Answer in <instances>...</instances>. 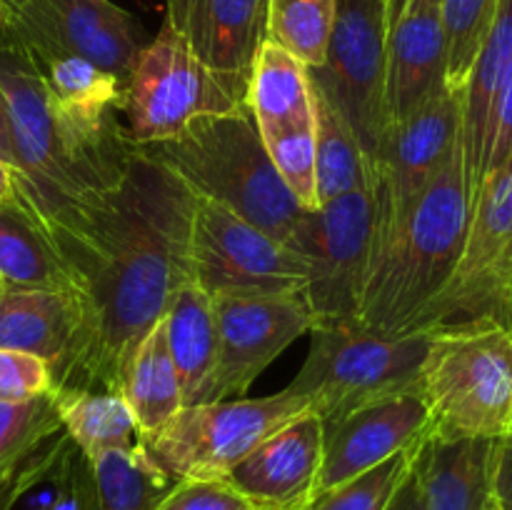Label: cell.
<instances>
[{
	"label": "cell",
	"mask_w": 512,
	"mask_h": 510,
	"mask_svg": "<svg viewBox=\"0 0 512 510\" xmlns=\"http://www.w3.org/2000/svg\"><path fill=\"white\" fill-rule=\"evenodd\" d=\"M195 198L173 170L135 148L113 188L38 218L80 310L78 338L53 388L120 393L140 340L193 280Z\"/></svg>",
	"instance_id": "6da1fadb"
},
{
	"label": "cell",
	"mask_w": 512,
	"mask_h": 510,
	"mask_svg": "<svg viewBox=\"0 0 512 510\" xmlns=\"http://www.w3.org/2000/svg\"><path fill=\"white\" fill-rule=\"evenodd\" d=\"M0 93L18 163V193L35 218L113 188L135 153L120 120L83 125L55 105L28 50L0 28Z\"/></svg>",
	"instance_id": "7a4b0ae2"
},
{
	"label": "cell",
	"mask_w": 512,
	"mask_h": 510,
	"mask_svg": "<svg viewBox=\"0 0 512 510\" xmlns=\"http://www.w3.org/2000/svg\"><path fill=\"white\" fill-rule=\"evenodd\" d=\"M470 208L463 145H458L375 258L355 313L358 328L390 338L418 333L425 310L458 268Z\"/></svg>",
	"instance_id": "3957f363"
},
{
	"label": "cell",
	"mask_w": 512,
	"mask_h": 510,
	"mask_svg": "<svg viewBox=\"0 0 512 510\" xmlns=\"http://www.w3.org/2000/svg\"><path fill=\"white\" fill-rule=\"evenodd\" d=\"M135 148L173 170L198 198L225 205L285 245L308 213L280 180L248 108L198 118L178 138Z\"/></svg>",
	"instance_id": "277c9868"
},
{
	"label": "cell",
	"mask_w": 512,
	"mask_h": 510,
	"mask_svg": "<svg viewBox=\"0 0 512 510\" xmlns=\"http://www.w3.org/2000/svg\"><path fill=\"white\" fill-rule=\"evenodd\" d=\"M420 395L438 438L512 433V333L493 320L430 328Z\"/></svg>",
	"instance_id": "5b68a950"
},
{
	"label": "cell",
	"mask_w": 512,
	"mask_h": 510,
	"mask_svg": "<svg viewBox=\"0 0 512 510\" xmlns=\"http://www.w3.org/2000/svg\"><path fill=\"white\" fill-rule=\"evenodd\" d=\"M310 333V353L288 388L323 425L378 400L420 393L430 330L390 338L350 323L315 325Z\"/></svg>",
	"instance_id": "8992f818"
},
{
	"label": "cell",
	"mask_w": 512,
	"mask_h": 510,
	"mask_svg": "<svg viewBox=\"0 0 512 510\" xmlns=\"http://www.w3.org/2000/svg\"><path fill=\"white\" fill-rule=\"evenodd\" d=\"M245 108V93L205 68L168 23L135 58L120 113L135 145L173 140L193 120Z\"/></svg>",
	"instance_id": "52a82bcc"
},
{
	"label": "cell",
	"mask_w": 512,
	"mask_h": 510,
	"mask_svg": "<svg viewBox=\"0 0 512 510\" xmlns=\"http://www.w3.org/2000/svg\"><path fill=\"white\" fill-rule=\"evenodd\" d=\"M305 410L308 403L290 388L265 398L185 405L143 443L173 480H223L245 455Z\"/></svg>",
	"instance_id": "ba28073f"
},
{
	"label": "cell",
	"mask_w": 512,
	"mask_h": 510,
	"mask_svg": "<svg viewBox=\"0 0 512 510\" xmlns=\"http://www.w3.org/2000/svg\"><path fill=\"white\" fill-rule=\"evenodd\" d=\"M375 225L378 205L373 188H368L308 210L293 230L288 248L308 265L303 295L315 325L355 323L360 295L373 268Z\"/></svg>",
	"instance_id": "9c48e42d"
},
{
	"label": "cell",
	"mask_w": 512,
	"mask_h": 510,
	"mask_svg": "<svg viewBox=\"0 0 512 510\" xmlns=\"http://www.w3.org/2000/svg\"><path fill=\"white\" fill-rule=\"evenodd\" d=\"M470 320L512 328V165L480 183L458 268L425 310L418 333Z\"/></svg>",
	"instance_id": "30bf717a"
},
{
	"label": "cell",
	"mask_w": 512,
	"mask_h": 510,
	"mask_svg": "<svg viewBox=\"0 0 512 510\" xmlns=\"http://www.w3.org/2000/svg\"><path fill=\"white\" fill-rule=\"evenodd\" d=\"M388 0H338L325 63L310 68V83L343 113L375 163L388 138L385 68Z\"/></svg>",
	"instance_id": "8fae6325"
},
{
	"label": "cell",
	"mask_w": 512,
	"mask_h": 510,
	"mask_svg": "<svg viewBox=\"0 0 512 510\" xmlns=\"http://www.w3.org/2000/svg\"><path fill=\"white\" fill-rule=\"evenodd\" d=\"M190 273L210 298L298 295L308 285V265L293 248L208 198H195Z\"/></svg>",
	"instance_id": "7c38bea8"
},
{
	"label": "cell",
	"mask_w": 512,
	"mask_h": 510,
	"mask_svg": "<svg viewBox=\"0 0 512 510\" xmlns=\"http://www.w3.org/2000/svg\"><path fill=\"white\" fill-rule=\"evenodd\" d=\"M458 145L460 93H453L448 85L388 130L373 163V195L378 205L373 263Z\"/></svg>",
	"instance_id": "4fadbf2b"
},
{
	"label": "cell",
	"mask_w": 512,
	"mask_h": 510,
	"mask_svg": "<svg viewBox=\"0 0 512 510\" xmlns=\"http://www.w3.org/2000/svg\"><path fill=\"white\" fill-rule=\"evenodd\" d=\"M3 30L33 58L78 55L123 83L148 45L138 20L110 0H28L3 15Z\"/></svg>",
	"instance_id": "5bb4252c"
},
{
	"label": "cell",
	"mask_w": 512,
	"mask_h": 510,
	"mask_svg": "<svg viewBox=\"0 0 512 510\" xmlns=\"http://www.w3.org/2000/svg\"><path fill=\"white\" fill-rule=\"evenodd\" d=\"M218 363L210 398L233 400L248 393L260 373L315 325L303 293L215 295Z\"/></svg>",
	"instance_id": "9a60e30c"
},
{
	"label": "cell",
	"mask_w": 512,
	"mask_h": 510,
	"mask_svg": "<svg viewBox=\"0 0 512 510\" xmlns=\"http://www.w3.org/2000/svg\"><path fill=\"white\" fill-rule=\"evenodd\" d=\"M430 430L433 420L420 393L378 400L325 423L323 465L315 495L375 468L403 450L423 445Z\"/></svg>",
	"instance_id": "2e32d148"
},
{
	"label": "cell",
	"mask_w": 512,
	"mask_h": 510,
	"mask_svg": "<svg viewBox=\"0 0 512 510\" xmlns=\"http://www.w3.org/2000/svg\"><path fill=\"white\" fill-rule=\"evenodd\" d=\"M323 420L305 410L228 470L225 483L258 510H305L318 490Z\"/></svg>",
	"instance_id": "e0dca14e"
},
{
	"label": "cell",
	"mask_w": 512,
	"mask_h": 510,
	"mask_svg": "<svg viewBox=\"0 0 512 510\" xmlns=\"http://www.w3.org/2000/svg\"><path fill=\"white\" fill-rule=\"evenodd\" d=\"M165 8V23L195 58L245 93L255 55L268 40V0H165Z\"/></svg>",
	"instance_id": "ac0fdd59"
},
{
	"label": "cell",
	"mask_w": 512,
	"mask_h": 510,
	"mask_svg": "<svg viewBox=\"0 0 512 510\" xmlns=\"http://www.w3.org/2000/svg\"><path fill=\"white\" fill-rule=\"evenodd\" d=\"M445 88V33L440 5H408L388 33L385 113L393 128Z\"/></svg>",
	"instance_id": "d6986e66"
},
{
	"label": "cell",
	"mask_w": 512,
	"mask_h": 510,
	"mask_svg": "<svg viewBox=\"0 0 512 510\" xmlns=\"http://www.w3.org/2000/svg\"><path fill=\"white\" fill-rule=\"evenodd\" d=\"M498 440L428 435L415 458L425 510H495Z\"/></svg>",
	"instance_id": "ffe728a7"
},
{
	"label": "cell",
	"mask_w": 512,
	"mask_h": 510,
	"mask_svg": "<svg viewBox=\"0 0 512 510\" xmlns=\"http://www.w3.org/2000/svg\"><path fill=\"white\" fill-rule=\"evenodd\" d=\"M512 60V0H500L483 45L460 93V145H463L465 180L475 198L485 173L490 120L500 83Z\"/></svg>",
	"instance_id": "44dd1931"
},
{
	"label": "cell",
	"mask_w": 512,
	"mask_h": 510,
	"mask_svg": "<svg viewBox=\"0 0 512 510\" xmlns=\"http://www.w3.org/2000/svg\"><path fill=\"white\" fill-rule=\"evenodd\" d=\"M80 328V310L68 290H5L0 298V348L48 360L55 373L68 363Z\"/></svg>",
	"instance_id": "7402d4cb"
},
{
	"label": "cell",
	"mask_w": 512,
	"mask_h": 510,
	"mask_svg": "<svg viewBox=\"0 0 512 510\" xmlns=\"http://www.w3.org/2000/svg\"><path fill=\"white\" fill-rule=\"evenodd\" d=\"M165 343L183 385L185 405L208 403L218 363V325L213 298L195 280L180 285L163 315Z\"/></svg>",
	"instance_id": "603a6c76"
},
{
	"label": "cell",
	"mask_w": 512,
	"mask_h": 510,
	"mask_svg": "<svg viewBox=\"0 0 512 510\" xmlns=\"http://www.w3.org/2000/svg\"><path fill=\"white\" fill-rule=\"evenodd\" d=\"M245 108L253 115L260 135L303 123L313 115L310 68L273 40H265L250 70Z\"/></svg>",
	"instance_id": "cb8c5ba5"
},
{
	"label": "cell",
	"mask_w": 512,
	"mask_h": 510,
	"mask_svg": "<svg viewBox=\"0 0 512 510\" xmlns=\"http://www.w3.org/2000/svg\"><path fill=\"white\" fill-rule=\"evenodd\" d=\"M120 395L128 403L143 440L153 438L183 408V385L165 343L163 320L140 340L125 365Z\"/></svg>",
	"instance_id": "d4e9b609"
},
{
	"label": "cell",
	"mask_w": 512,
	"mask_h": 510,
	"mask_svg": "<svg viewBox=\"0 0 512 510\" xmlns=\"http://www.w3.org/2000/svg\"><path fill=\"white\" fill-rule=\"evenodd\" d=\"M0 275L5 288L68 290L63 263L23 198L0 208Z\"/></svg>",
	"instance_id": "484cf974"
},
{
	"label": "cell",
	"mask_w": 512,
	"mask_h": 510,
	"mask_svg": "<svg viewBox=\"0 0 512 510\" xmlns=\"http://www.w3.org/2000/svg\"><path fill=\"white\" fill-rule=\"evenodd\" d=\"M33 63L38 65L55 105L75 123H110L115 120V110L123 108V80L90 60L78 55H48V58H33Z\"/></svg>",
	"instance_id": "4316f807"
},
{
	"label": "cell",
	"mask_w": 512,
	"mask_h": 510,
	"mask_svg": "<svg viewBox=\"0 0 512 510\" xmlns=\"http://www.w3.org/2000/svg\"><path fill=\"white\" fill-rule=\"evenodd\" d=\"M88 463L98 510H155L178 483L155 463L143 440L105 450Z\"/></svg>",
	"instance_id": "83f0119b"
},
{
	"label": "cell",
	"mask_w": 512,
	"mask_h": 510,
	"mask_svg": "<svg viewBox=\"0 0 512 510\" xmlns=\"http://www.w3.org/2000/svg\"><path fill=\"white\" fill-rule=\"evenodd\" d=\"M68 438L83 450L88 460L105 450L128 448L143 440L138 423L120 393L53 388L50 390Z\"/></svg>",
	"instance_id": "f1b7e54d"
},
{
	"label": "cell",
	"mask_w": 512,
	"mask_h": 510,
	"mask_svg": "<svg viewBox=\"0 0 512 510\" xmlns=\"http://www.w3.org/2000/svg\"><path fill=\"white\" fill-rule=\"evenodd\" d=\"M313 85V83H310ZM315 155H318L320 205L373 188V163L365 155L358 135L338 108L313 85Z\"/></svg>",
	"instance_id": "f546056e"
},
{
	"label": "cell",
	"mask_w": 512,
	"mask_h": 510,
	"mask_svg": "<svg viewBox=\"0 0 512 510\" xmlns=\"http://www.w3.org/2000/svg\"><path fill=\"white\" fill-rule=\"evenodd\" d=\"M338 0H268V40L308 68L325 63Z\"/></svg>",
	"instance_id": "4dcf8cb0"
},
{
	"label": "cell",
	"mask_w": 512,
	"mask_h": 510,
	"mask_svg": "<svg viewBox=\"0 0 512 510\" xmlns=\"http://www.w3.org/2000/svg\"><path fill=\"white\" fill-rule=\"evenodd\" d=\"M500 0H440L445 33V85L463 93Z\"/></svg>",
	"instance_id": "1f68e13d"
},
{
	"label": "cell",
	"mask_w": 512,
	"mask_h": 510,
	"mask_svg": "<svg viewBox=\"0 0 512 510\" xmlns=\"http://www.w3.org/2000/svg\"><path fill=\"white\" fill-rule=\"evenodd\" d=\"M420 448L423 445L403 450V453L383 460L375 468L365 470V473L355 475V478L345 480L335 488L323 490L310 500L305 510H388L395 493L413 470Z\"/></svg>",
	"instance_id": "d6a6232c"
},
{
	"label": "cell",
	"mask_w": 512,
	"mask_h": 510,
	"mask_svg": "<svg viewBox=\"0 0 512 510\" xmlns=\"http://www.w3.org/2000/svg\"><path fill=\"white\" fill-rule=\"evenodd\" d=\"M280 180L303 210H318V155H315V113L303 123L263 135Z\"/></svg>",
	"instance_id": "836d02e7"
},
{
	"label": "cell",
	"mask_w": 512,
	"mask_h": 510,
	"mask_svg": "<svg viewBox=\"0 0 512 510\" xmlns=\"http://www.w3.org/2000/svg\"><path fill=\"white\" fill-rule=\"evenodd\" d=\"M65 433L53 393L23 403L0 400V470Z\"/></svg>",
	"instance_id": "e575fe53"
},
{
	"label": "cell",
	"mask_w": 512,
	"mask_h": 510,
	"mask_svg": "<svg viewBox=\"0 0 512 510\" xmlns=\"http://www.w3.org/2000/svg\"><path fill=\"white\" fill-rule=\"evenodd\" d=\"M53 368L48 360L23 350L0 348V400L23 403L53 390Z\"/></svg>",
	"instance_id": "d590c367"
},
{
	"label": "cell",
	"mask_w": 512,
	"mask_h": 510,
	"mask_svg": "<svg viewBox=\"0 0 512 510\" xmlns=\"http://www.w3.org/2000/svg\"><path fill=\"white\" fill-rule=\"evenodd\" d=\"M155 510H258L225 480H178Z\"/></svg>",
	"instance_id": "8d00e7d4"
},
{
	"label": "cell",
	"mask_w": 512,
	"mask_h": 510,
	"mask_svg": "<svg viewBox=\"0 0 512 510\" xmlns=\"http://www.w3.org/2000/svg\"><path fill=\"white\" fill-rule=\"evenodd\" d=\"M512 165V60L500 83L498 98L493 105V120H490L488 135V153H485V173L488 175L503 173Z\"/></svg>",
	"instance_id": "74e56055"
},
{
	"label": "cell",
	"mask_w": 512,
	"mask_h": 510,
	"mask_svg": "<svg viewBox=\"0 0 512 510\" xmlns=\"http://www.w3.org/2000/svg\"><path fill=\"white\" fill-rule=\"evenodd\" d=\"M495 510H512V433L498 440L493 475Z\"/></svg>",
	"instance_id": "f35d334b"
},
{
	"label": "cell",
	"mask_w": 512,
	"mask_h": 510,
	"mask_svg": "<svg viewBox=\"0 0 512 510\" xmlns=\"http://www.w3.org/2000/svg\"><path fill=\"white\" fill-rule=\"evenodd\" d=\"M388 510H425L423 503V490H420L418 473H415V465L410 470V475L405 478V483L400 485V490L395 493L393 503H390Z\"/></svg>",
	"instance_id": "ab89813d"
},
{
	"label": "cell",
	"mask_w": 512,
	"mask_h": 510,
	"mask_svg": "<svg viewBox=\"0 0 512 510\" xmlns=\"http://www.w3.org/2000/svg\"><path fill=\"white\" fill-rule=\"evenodd\" d=\"M0 160L10 165L18 173V163H15V148H13V135H10V120L8 108H5V98L0 93ZM20 178V175H18Z\"/></svg>",
	"instance_id": "60d3db41"
},
{
	"label": "cell",
	"mask_w": 512,
	"mask_h": 510,
	"mask_svg": "<svg viewBox=\"0 0 512 510\" xmlns=\"http://www.w3.org/2000/svg\"><path fill=\"white\" fill-rule=\"evenodd\" d=\"M18 200V173L0 160V208Z\"/></svg>",
	"instance_id": "b9f144b4"
},
{
	"label": "cell",
	"mask_w": 512,
	"mask_h": 510,
	"mask_svg": "<svg viewBox=\"0 0 512 510\" xmlns=\"http://www.w3.org/2000/svg\"><path fill=\"white\" fill-rule=\"evenodd\" d=\"M405 5H408V0H388V20H390V25H393L395 20H398L400 15H403Z\"/></svg>",
	"instance_id": "7bdbcfd3"
},
{
	"label": "cell",
	"mask_w": 512,
	"mask_h": 510,
	"mask_svg": "<svg viewBox=\"0 0 512 510\" xmlns=\"http://www.w3.org/2000/svg\"><path fill=\"white\" fill-rule=\"evenodd\" d=\"M25 3H28V0H0V15L15 13V10L23 8Z\"/></svg>",
	"instance_id": "ee69618b"
},
{
	"label": "cell",
	"mask_w": 512,
	"mask_h": 510,
	"mask_svg": "<svg viewBox=\"0 0 512 510\" xmlns=\"http://www.w3.org/2000/svg\"><path fill=\"white\" fill-rule=\"evenodd\" d=\"M5 290H8V288H5V280H3V275H0V298L5 295Z\"/></svg>",
	"instance_id": "f6af8a7d"
},
{
	"label": "cell",
	"mask_w": 512,
	"mask_h": 510,
	"mask_svg": "<svg viewBox=\"0 0 512 510\" xmlns=\"http://www.w3.org/2000/svg\"><path fill=\"white\" fill-rule=\"evenodd\" d=\"M0 28H3V15H0Z\"/></svg>",
	"instance_id": "bcb514c9"
},
{
	"label": "cell",
	"mask_w": 512,
	"mask_h": 510,
	"mask_svg": "<svg viewBox=\"0 0 512 510\" xmlns=\"http://www.w3.org/2000/svg\"><path fill=\"white\" fill-rule=\"evenodd\" d=\"M510 333H512V328H510Z\"/></svg>",
	"instance_id": "7dc6e473"
}]
</instances>
